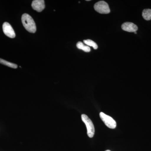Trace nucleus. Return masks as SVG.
<instances>
[{
    "instance_id": "f257e3e1",
    "label": "nucleus",
    "mask_w": 151,
    "mask_h": 151,
    "mask_svg": "<svg viewBox=\"0 0 151 151\" xmlns=\"http://www.w3.org/2000/svg\"><path fill=\"white\" fill-rule=\"evenodd\" d=\"M22 21L23 26L29 32L34 33L36 31V26L33 19L29 15L24 14L22 17Z\"/></svg>"
},
{
    "instance_id": "f03ea898",
    "label": "nucleus",
    "mask_w": 151,
    "mask_h": 151,
    "mask_svg": "<svg viewBox=\"0 0 151 151\" xmlns=\"http://www.w3.org/2000/svg\"><path fill=\"white\" fill-rule=\"evenodd\" d=\"M81 120L86 125L87 129V134L88 137L92 138L94 137L95 130L93 123L91 119L85 114H82L81 116Z\"/></svg>"
},
{
    "instance_id": "7ed1b4c3",
    "label": "nucleus",
    "mask_w": 151,
    "mask_h": 151,
    "mask_svg": "<svg viewBox=\"0 0 151 151\" xmlns=\"http://www.w3.org/2000/svg\"><path fill=\"white\" fill-rule=\"evenodd\" d=\"M94 9L97 12L102 14H108L111 12L109 5L104 1H100L94 4Z\"/></svg>"
},
{
    "instance_id": "20e7f679",
    "label": "nucleus",
    "mask_w": 151,
    "mask_h": 151,
    "mask_svg": "<svg viewBox=\"0 0 151 151\" xmlns=\"http://www.w3.org/2000/svg\"><path fill=\"white\" fill-rule=\"evenodd\" d=\"M100 116L102 121L108 128L111 129H114L116 128V121L111 116L106 115L103 112L100 113Z\"/></svg>"
},
{
    "instance_id": "39448f33",
    "label": "nucleus",
    "mask_w": 151,
    "mask_h": 151,
    "mask_svg": "<svg viewBox=\"0 0 151 151\" xmlns=\"http://www.w3.org/2000/svg\"><path fill=\"white\" fill-rule=\"evenodd\" d=\"M3 30L6 35L11 38L15 37L16 34L14 31L9 23L7 22L4 23L3 24Z\"/></svg>"
},
{
    "instance_id": "423d86ee",
    "label": "nucleus",
    "mask_w": 151,
    "mask_h": 151,
    "mask_svg": "<svg viewBox=\"0 0 151 151\" xmlns=\"http://www.w3.org/2000/svg\"><path fill=\"white\" fill-rule=\"evenodd\" d=\"M32 6L34 10L40 12L45 8V1L44 0H35L32 1Z\"/></svg>"
},
{
    "instance_id": "0eeeda50",
    "label": "nucleus",
    "mask_w": 151,
    "mask_h": 151,
    "mask_svg": "<svg viewBox=\"0 0 151 151\" xmlns=\"http://www.w3.org/2000/svg\"><path fill=\"white\" fill-rule=\"evenodd\" d=\"M122 29L125 31L129 32H137L138 29V27L134 24L129 22H127L123 24L122 25Z\"/></svg>"
},
{
    "instance_id": "6e6552de",
    "label": "nucleus",
    "mask_w": 151,
    "mask_h": 151,
    "mask_svg": "<svg viewBox=\"0 0 151 151\" xmlns=\"http://www.w3.org/2000/svg\"><path fill=\"white\" fill-rule=\"evenodd\" d=\"M76 47L79 49L82 50L86 52H89L91 51V49L89 46L84 45L81 42H78V43L76 44Z\"/></svg>"
},
{
    "instance_id": "1a4fd4ad",
    "label": "nucleus",
    "mask_w": 151,
    "mask_h": 151,
    "mask_svg": "<svg viewBox=\"0 0 151 151\" xmlns=\"http://www.w3.org/2000/svg\"><path fill=\"white\" fill-rule=\"evenodd\" d=\"M143 17L146 20L151 19V9H145L142 12Z\"/></svg>"
},
{
    "instance_id": "9d476101",
    "label": "nucleus",
    "mask_w": 151,
    "mask_h": 151,
    "mask_svg": "<svg viewBox=\"0 0 151 151\" xmlns=\"http://www.w3.org/2000/svg\"><path fill=\"white\" fill-rule=\"evenodd\" d=\"M0 63L8 66L9 67L12 68H17L18 67V65L17 64L8 62V61L2 59V58H0Z\"/></svg>"
},
{
    "instance_id": "9b49d317",
    "label": "nucleus",
    "mask_w": 151,
    "mask_h": 151,
    "mask_svg": "<svg viewBox=\"0 0 151 151\" xmlns=\"http://www.w3.org/2000/svg\"><path fill=\"white\" fill-rule=\"evenodd\" d=\"M84 43L86 44V45L88 46L92 47L94 49H97L98 48L97 44L95 43L94 42L91 40H84Z\"/></svg>"
},
{
    "instance_id": "f8f14e48",
    "label": "nucleus",
    "mask_w": 151,
    "mask_h": 151,
    "mask_svg": "<svg viewBox=\"0 0 151 151\" xmlns=\"http://www.w3.org/2000/svg\"><path fill=\"white\" fill-rule=\"evenodd\" d=\"M105 151H111L109 150H106Z\"/></svg>"
},
{
    "instance_id": "ddd939ff",
    "label": "nucleus",
    "mask_w": 151,
    "mask_h": 151,
    "mask_svg": "<svg viewBox=\"0 0 151 151\" xmlns=\"http://www.w3.org/2000/svg\"><path fill=\"white\" fill-rule=\"evenodd\" d=\"M134 33L135 34H136L137 33V32H134Z\"/></svg>"
}]
</instances>
